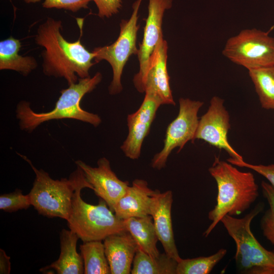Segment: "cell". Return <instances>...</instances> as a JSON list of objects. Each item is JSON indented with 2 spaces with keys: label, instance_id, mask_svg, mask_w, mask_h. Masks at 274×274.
Here are the masks:
<instances>
[{
  "label": "cell",
  "instance_id": "83f0119b",
  "mask_svg": "<svg viewBox=\"0 0 274 274\" xmlns=\"http://www.w3.org/2000/svg\"><path fill=\"white\" fill-rule=\"evenodd\" d=\"M227 161L241 167H246L254 170L259 174L265 177L274 187V164L256 165L245 162L243 160H235L231 158L227 159Z\"/></svg>",
  "mask_w": 274,
  "mask_h": 274
},
{
  "label": "cell",
  "instance_id": "2e32d148",
  "mask_svg": "<svg viewBox=\"0 0 274 274\" xmlns=\"http://www.w3.org/2000/svg\"><path fill=\"white\" fill-rule=\"evenodd\" d=\"M158 190L148 187L143 179H135L116 204L114 212L120 219L151 215L154 197Z\"/></svg>",
  "mask_w": 274,
  "mask_h": 274
},
{
  "label": "cell",
  "instance_id": "ba28073f",
  "mask_svg": "<svg viewBox=\"0 0 274 274\" xmlns=\"http://www.w3.org/2000/svg\"><path fill=\"white\" fill-rule=\"evenodd\" d=\"M222 54L248 70L273 66L274 38L256 28L244 29L227 40Z\"/></svg>",
  "mask_w": 274,
  "mask_h": 274
},
{
  "label": "cell",
  "instance_id": "44dd1931",
  "mask_svg": "<svg viewBox=\"0 0 274 274\" xmlns=\"http://www.w3.org/2000/svg\"><path fill=\"white\" fill-rule=\"evenodd\" d=\"M178 262L165 252L152 257L138 248L132 263V274H176Z\"/></svg>",
  "mask_w": 274,
  "mask_h": 274
},
{
  "label": "cell",
  "instance_id": "e0dca14e",
  "mask_svg": "<svg viewBox=\"0 0 274 274\" xmlns=\"http://www.w3.org/2000/svg\"><path fill=\"white\" fill-rule=\"evenodd\" d=\"M111 274H129L138 245L127 230L115 233L104 240Z\"/></svg>",
  "mask_w": 274,
  "mask_h": 274
},
{
  "label": "cell",
  "instance_id": "3957f363",
  "mask_svg": "<svg viewBox=\"0 0 274 274\" xmlns=\"http://www.w3.org/2000/svg\"><path fill=\"white\" fill-rule=\"evenodd\" d=\"M101 80L102 75L99 72L92 77L79 78L77 83L60 91L55 107L49 112H36L29 102L19 101L16 107V116L20 129L31 133L45 122L63 119L77 120L98 126L101 122V118L96 114L83 110L80 102L84 95L92 92Z\"/></svg>",
  "mask_w": 274,
  "mask_h": 274
},
{
  "label": "cell",
  "instance_id": "6da1fadb",
  "mask_svg": "<svg viewBox=\"0 0 274 274\" xmlns=\"http://www.w3.org/2000/svg\"><path fill=\"white\" fill-rule=\"evenodd\" d=\"M83 18H78L80 29L78 40L70 42L61 33L62 22L51 17L38 26L35 37L36 44L44 50L41 53L43 73L47 76L64 78L68 85L77 83L79 78L90 77L89 70L95 63L93 52L81 43Z\"/></svg>",
  "mask_w": 274,
  "mask_h": 274
},
{
  "label": "cell",
  "instance_id": "4fadbf2b",
  "mask_svg": "<svg viewBox=\"0 0 274 274\" xmlns=\"http://www.w3.org/2000/svg\"><path fill=\"white\" fill-rule=\"evenodd\" d=\"M160 101L153 95L145 93L144 99L139 108L127 118L128 132L120 148L125 155L131 159H138L143 143L148 135Z\"/></svg>",
  "mask_w": 274,
  "mask_h": 274
},
{
  "label": "cell",
  "instance_id": "f1b7e54d",
  "mask_svg": "<svg viewBox=\"0 0 274 274\" xmlns=\"http://www.w3.org/2000/svg\"><path fill=\"white\" fill-rule=\"evenodd\" d=\"M98 9L97 15L101 18H109L118 13L122 8V0H92Z\"/></svg>",
  "mask_w": 274,
  "mask_h": 274
},
{
  "label": "cell",
  "instance_id": "ac0fdd59",
  "mask_svg": "<svg viewBox=\"0 0 274 274\" xmlns=\"http://www.w3.org/2000/svg\"><path fill=\"white\" fill-rule=\"evenodd\" d=\"M79 237L71 230L62 229L60 233V253L58 259L41 270L54 269L58 274L84 273L83 260L77 251Z\"/></svg>",
  "mask_w": 274,
  "mask_h": 274
},
{
  "label": "cell",
  "instance_id": "8fae6325",
  "mask_svg": "<svg viewBox=\"0 0 274 274\" xmlns=\"http://www.w3.org/2000/svg\"><path fill=\"white\" fill-rule=\"evenodd\" d=\"M172 2L173 0H149L148 15L138 54L140 70L133 80L136 89L141 93L144 92V81L150 58L159 40L163 37L162 23L164 13L172 7Z\"/></svg>",
  "mask_w": 274,
  "mask_h": 274
},
{
  "label": "cell",
  "instance_id": "603a6c76",
  "mask_svg": "<svg viewBox=\"0 0 274 274\" xmlns=\"http://www.w3.org/2000/svg\"><path fill=\"white\" fill-rule=\"evenodd\" d=\"M248 71L262 107L274 110V65Z\"/></svg>",
  "mask_w": 274,
  "mask_h": 274
},
{
  "label": "cell",
  "instance_id": "f546056e",
  "mask_svg": "<svg viewBox=\"0 0 274 274\" xmlns=\"http://www.w3.org/2000/svg\"><path fill=\"white\" fill-rule=\"evenodd\" d=\"M10 257L8 256L5 251L0 249V273L9 274L11 271Z\"/></svg>",
  "mask_w": 274,
  "mask_h": 274
},
{
  "label": "cell",
  "instance_id": "4dcf8cb0",
  "mask_svg": "<svg viewBox=\"0 0 274 274\" xmlns=\"http://www.w3.org/2000/svg\"><path fill=\"white\" fill-rule=\"evenodd\" d=\"M26 3H36L40 2L41 0H22Z\"/></svg>",
  "mask_w": 274,
  "mask_h": 274
},
{
  "label": "cell",
  "instance_id": "d4e9b609",
  "mask_svg": "<svg viewBox=\"0 0 274 274\" xmlns=\"http://www.w3.org/2000/svg\"><path fill=\"white\" fill-rule=\"evenodd\" d=\"M261 186L263 196L267 201L269 208L261 219L260 227L263 236L274 245V187L265 181H262Z\"/></svg>",
  "mask_w": 274,
  "mask_h": 274
},
{
  "label": "cell",
  "instance_id": "ffe728a7",
  "mask_svg": "<svg viewBox=\"0 0 274 274\" xmlns=\"http://www.w3.org/2000/svg\"><path fill=\"white\" fill-rule=\"evenodd\" d=\"M126 230L132 236L139 248L152 257L159 256L158 238L151 215L131 217L124 220Z\"/></svg>",
  "mask_w": 274,
  "mask_h": 274
},
{
  "label": "cell",
  "instance_id": "7402d4cb",
  "mask_svg": "<svg viewBox=\"0 0 274 274\" xmlns=\"http://www.w3.org/2000/svg\"><path fill=\"white\" fill-rule=\"evenodd\" d=\"M102 241L84 242L80 246L85 274H110L111 269Z\"/></svg>",
  "mask_w": 274,
  "mask_h": 274
},
{
  "label": "cell",
  "instance_id": "cb8c5ba5",
  "mask_svg": "<svg viewBox=\"0 0 274 274\" xmlns=\"http://www.w3.org/2000/svg\"><path fill=\"white\" fill-rule=\"evenodd\" d=\"M227 250L219 249L209 256H201L191 259H181L178 262L176 274H208L223 259Z\"/></svg>",
  "mask_w": 274,
  "mask_h": 274
},
{
  "label": "cell",
  "instance_id": "5b68a950",
  "mask_svg": "<svg viewBox=\"0 0 274 274\" xmlns=\"http://www.w3.org/2000/svg\"><path fill=\"white\" fill-rule=\"evenodd\" d=\"M93 189L84 177L73 193L72 206L66 220L70 230L75 232L83 242L102 241L108 236L126 230L124 220L119 218L100 198L97 204L85 202L81 197V190Z\"/></svg>",
  "mask_w": 274,
  "mask_h": 274
},
{
  "label": "cell",
  "instance_id": "d6986e66",
  "mask_svg": "<svg viewBox=\"0 0 274 274\" xmlns=\"http://www.w3.org/2000/svg\"><path fill=\"white\" fill-rule=\"evenodd\" d=\"M21 44L12 36L0 42V70H12L27 76L38 66L35 58L19 54Z\"/></svg>",
  "mask_w": 274,
  "mask_h": 274
},
{
  "label": "cell",
  "instance_id": "4316f807",
  "mask_svg": "<svg viewBox=\"0 0 274 274\" xmlns=\"http://www.w3.org/2000/svg\"><path fill=\"white\" fill-rule=\"evenodd\" d=\"M92 0H44L43 7L46 9H64L76 12L82 9L88 8Z\"/></svg>",
  "mask_w": 274,
  "mask_h": 274
},
{
  "label": "cell",
  "instance_id": "7c38bea8",
  "mask_svg": "<svg viewBox=\"0 0 274 274\" xmlns=\"http://www.w3.org/2000/svg\"><path fill=\"white\" fill-rule=\"evenodd\" d=\"M75 164L83 171L95 194L104 200L114 212L116 204L126 193L129 182L117 177L106 157L98 160L96 167H92L80 160L76 161Z\"/></svg>",
  "mask_w": 274,
  "mask_h": 274
},
{
  "label": "cell",
  "instance_id": "7a4b0ae2",
  "mask_svg": "<svg viewBox=\"0 0 274 274\" xmlns=\"http://www.w3.org/2000/svg\"><path fill=\"white\" fill-rule=\"evenodd\" d=\"M209 172L217 185L216 204L208 214L211 221L203 233L208 237L226 215L237 216L248 210L259 196L258 186L250 172H242L215 157Z\"/></svg>",
  "mask_w": 274,
  "mask_h": 274
},
{
  "label": "cell",
  "instance_id": "9c48e42d",
  "mask_svg": "<svg viewBox=\"0 0 274 274\" xmlns=\"http://www.w3.org/2000/svg\"><path fill=\"white\" fill-rule=\"evenodd\" d=\"M203 102L189 98L179 99V111L177 117L168 125L162 149L151 161L153 168L160 170L164 167L172 151H181L189 141H193L199 120L198 112Z\"/></svg>",
  "mask_w": 274,
  "mask_h": 274
},
{
  "label": "cell",
  "instance_id": "484cf974",
  "mask_svg": "<svg viewBox=\"0 0 274 274\" xmlns=\"http://www.w3.org/2000/svg\"><path fill=\"white\" fill-rule=\"evenodd\" d=\"M31 206L29 194L24 195L17 189L14 191L0 196V209L6 212H14L27 209Z\"/></svg>",
  "mask_w": 274,
  "mask_h": 274
},
{
  "label": "cell",
  "instance_id": "5bb4252c",
  "mask_svg": "<svg viewBox=\"0 0 274 274\" xmlns=\"http://www.w3.org/2000/svg\"><path fill=\"white\" fill-rule=\"evenodd\" d=\"M167 44L162 37L152 54L144 81V92L155 97L163 105H175L167 71Z\"/></svg>",
  "mask_w": 274,
  "mask_h": 274
},
{
  "label": "cell",
  "instance_id": "277c9868",
  "mask_svg": "<svg viewBox=\"0 0 274 274\" xmlns=\"http://www.w3.org/2000/svg\"><path fill=\"white\" fill-rule=\"evenodd\" d=\"M264 208V204L260 202L243 218L227 215L221 220L235 242L234 260L239 273L274 274V251L264 248L251 230L252 220Z\"/></svg>",
  "mask_w": 274,
  "mask_h": 274
},
{
  "label": "cell",
  "instance_id": "30bf717a",
  "mask_svg": "<svg viewBox=\"0 0 274 274\" xmlns=\"http://www.w3.org/2000/svg\"><path fill=\"white\" fill-rule=\"evenodd\" d=\"M229 121L230 116L224 105V100L218 96H213L208 111L199 120L194 140H202L213 146L224 150L232 159L243 160V157L228 142Z\"/></svg>",
  "mask_w": 274,
  "mask_h": 274
},
{
  "label": "cell",
  "instance_id": "9a60e30c",
  "mask_svg": "<svg viewBox=\"0 0 274 274\" xmlns=\"http://www.w3.org/2000/svg\"><path fill=\"white\" fill-rule=\"evenodd\" d=\"M173 195L171 190L161 193L157 190L151 209L154 227L158 240L164 252L177 262L181 260L176 245L173 229L171 211Z\"/></svg>",
  "mask_w": 274,
  "mask_h": 274
},
{
  "label": "cell",
  "instance_id": "8992f818",
  "mask_svg": "<svg viewBox=\"0 0 274 274\" xmlns=\"http://www.w3.org/2000/svg\"><path fill=\"white\" fill-rule=\"evenodd\" d=\"M18 154L29 164L36 175L28 193L31 206L43 216L67 220L71 210L73 193L85 177L82 169L77 166L68 179L54 180L44 170L37 168L26 156Z\"/></svg>",
  "mask_w": 274,
  "mask_h": 274
},
{
  "label": "cell",
  "instance_id": "52a82bcc",
  "mask_svg": "<svg viewBox=\"0 0 274 274\" xmlns=\"http://www.w3.org/2000/svg\"><path fill=\"white\" fill-rule=\"evenodd\" d=\"M142 1L137 0L133 4V12L129 20L121 21L120 33L116 41L110 45L96 47L93 50L95 63L105 60L112 68L113 78L109 87V93L112 95L122 91L121 76L123 68L129 57L132 54L138 55L139 52L136 46L139 28L137 22Z\"/></svg>",
  "mask_w": 274,
  "mask_h": 274
}]
</instances>
